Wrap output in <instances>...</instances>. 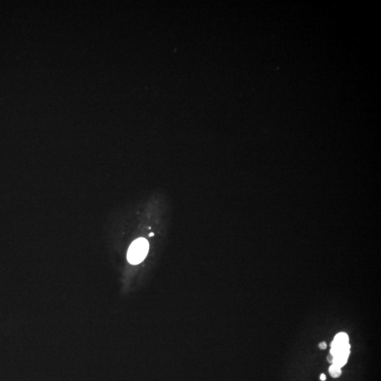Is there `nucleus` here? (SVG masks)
<instances>
[{
    "label": "nucleus",
    "mask_w": 381,
    "mask_h": 381,
    "mask_svg": "<svg viewBox=\"0 0 381 381\" xmlns=\"http://www.w3.org/2000/svg\"><path fill=\"white\" fill-rule=\"evenodd\" d=\"M329 373L332 377L336 378V377L340 376L341 374H342V370H341L340 367L332 364L329 368Z\"/></svg>",
    "instance_id": "7ed1b4c3"
},
{
    "label": "nucleus",
    "mask_w": 381,
    "mask_h": 381,
    "mask_svg": "<svg viewBox=\"0 0 381 381\" xmlns=\"http://www.w3.org/2000/svg\"><path fill=\"white\" fill-rule=\"evenodd\" d=\"M153 235H154V234H153V233H150L149 236H150V237H153Z\"/></svg>",
    "instance_id": "0eeeda50"
},
{
    "label": "nucleus",
    "mask_w": 381,
    "mask_h": 381,
    "mask_svg": "<svg viewBox=\"0 0 381 381\" xmlns=\"http://www.w3.org/2000/svg\"><path fill=\"white\" fill-rule=\"evenodd\" d=\"M349 345V337L345 333L337 334L332 342L331 345L345 346Z\"/></svg>",
    "instance_id": "f03ea898"
},
{
    "label": "nucleus",
    "mask_w": 381,
    "mask_h": 381,
    "mask_svg": "<svg viewBox=\"0 0 381 381\" xmlns=\"http://www.w3.org/2000/svg\"><path fill=\"white\" fill-rule=\"evenodd\" d=\"M327 359H328V362L331 363L332 364H333V360H334L333 355H332L331 354H330V355H328V357H327Z\"/></svg>",
    "instance_id": "39448f33"
},
{
    "label": "nucleus",
    "mask_w": 381,
    "mask_h": 381,
    "mask_svg": "<svg viewBox=\"0 0 381 381\" xmlns=\"http://www.w3.org/2000/svg\"><path fill=\"white\" fill-rule=\"evenodd\" d=\"M149 250V244L144 238L136 239L131 244L127 253V259L131 264L137 265L146 258Z\"/></svg>",
    "instance_id": "f257e3e1"
},
{
    "label": "nucleus",
    "mask_w": 381,
    "mask_h": 381,
    "mask_svg": "<svg viewBox=\"0 0 381 381\" xmlns=\"http://www.w3.org/2000/svg\"><path fill=\"white\" fill-rule=\"evenodd\" d=\"M320 378H321V380L322 381L326 380V375H325V374H323V373L321 374V376H320Z\"/></svg>",
    "instance_id": "423d86ee"
},
{
    "label": "nucleus",
    "mask_w": 381,
    "mask_h": 381,
    "mask_svg": "<svg viewBox=\"0 0 381 381\" xmlns=\"http://www.w3.org/2000/svg\"><path fill=\"white\" fill-rule=\"evenodd\" d=\"M319 348L321 349H326L327 348V344L326 342H321L319 345Z\"/></svg>",
    "instance_id": "20e7f679"
}]
</instances>
